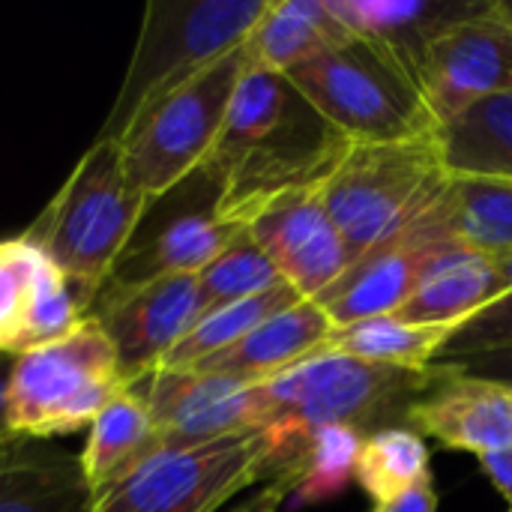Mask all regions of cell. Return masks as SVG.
<instances>
[{
    "label": "cell",
    "mask_w": 512,
    "mask_h": 512,
    "mask_svg": "<svg viewBox=\"0 0 512 512\" xmlns=\"http://www.w3.org/2000/svg\"><path fill=\"white\" fill-rule=\"evenodd\" d=\"M348 144L285 75L246 63L201 171L216 183V213L246 228L273 198L318 186Z\"/></svg>",
    "instance_id": "1"
},
{
    "label": "cell",
    "mask_w": 512,
    "mask_h": 512,
    "mask_svg": "<svg viewBox=\"0 0 512 512\" xmlns=\"http://www.w3.org/2000/svg\"><path fill=\"white\" fill-rule=\"evenodd\" d=\"M432 381L435 366L396 369L333 351H315L297 366L261 381V432L273 444V477L294 468L306 438L315 429L354 426L369 435V429L375 432L393 426L387 420H402L408 405Z\"/></svg>",
    "instance_id": "2"
},
{
    "label": "cell",
    "mask_w": 512,
    "mask_h": 512,
    "mask_svg": "<svg viewBox=\"0 0 512 512\" xmlns=\"http://www.w3.org/2000/svg\"><path fill=\"white\" fill-rule=\"evenodd\" d=\"M270 0H150L99 141L123 138L171 93L243 48Z\"/></svg>",
    "instance_id": "3"
},
{
    "label": "cell",
    "mask_w": 512,
    "mask_h": 512,
    "mask_svg": "<svg viewBox=\"0 0 512 512\" xmlns=\"http://www.w3.org/2000/svg\"><path fill=\"white\" fill-rule=\"evenodd\" d=\"M150 207L126 177L120 144L93 138L24 240L93 306Z\"/></svg>",
    "instance_id": "4"
},
{
    "label": "cell",
    "mask_w": 512,
    "mask_h": 512,
    "mask_svg": "<svg viewBox=\"0 0 512 512\" xmlns=\"http://www.w3.org/2000/svg\"><path fill=\"white\" fill-rule=\"evenodd\" d=\"M447 180L438 132L405 141H351L336 168L318 183V198L354 264L414 231L438 204Z\"/></svg>",
    "instance_id": "5"
},
{
    "label": "cell",
    "mask_w": 512,
    "mask_h": 512,
    "mask_svg": "<svg viewBox=\"0 0 512 512\" xmlns=\"http://www.w3.org/2000/svg\"><path fill=\"white\" fill-rule=\"evenodd\" d=\"M285 78L348 141H405L438 132L411 69L366 36L351 33Z\"/></svg>",
    "instance_id": "6"
},
{
    "label": "cell",
    "mask_w": 512,
    "mask_h": 512,
    "mask_svg": "<svg viewBox=\"0 0 512 512\" xmlns=\"http://www.w3.org/2000/svg\"><path fill=\"white\" fill-rule=\"evenodd\" d=\"M123 387L126 378L108 336L87 318L69 336L12 357L6 387L9 429L39 441L75 435L90 429Z\"/></svg>",
    "instance_id": "7"
},
{
    "label": "cell",
    "mask_w": 512,
    "mask_h": 512,
    "mask_svg": "<svg viewBox=\"0 0 512 512\" xmlns=\"http://www.w3.org/2000/svg\"><path fill=\"white\" fill-rule=\"evenodd\" d=\"M243 66V48L231 51L195 81L162 99L123 138L120 150L126 177L150 204L171 195L207 165Z\"/></svg>",
    "instance_id": "8"
},
{
    "label": "cell",
    "mask_w": 512,
    "mask_h": 512,
    "mask_svg": "<svg viewBox=\"0 0 512 512\" xmlns=\"http://www.w3.org/2000/svg\"><path fill=\"white\" fill-rule=\"evenodd\" d=\"M270 438L255 429L186 450H159L93 501V512H216L261 477H273Z\"/></svg>",
    "instance_id": "9"
},
{
    "label": "cell",
    "mask_w": 512,
    "mask_h": 512,
    "mask_svg": "<svg viewBox=\"0 0 512 512\" xmlns=\"http://www.w3.org/2000/svg\"><path fill=\"white\" fill-rule=\"evenodd\" d=\"M417 84L438 129L483 99L512 90V3L489 0L429 42Z\"/></svg>",
    "instance_id": "10"
},
{
    "label": "cell",
    "mask_w": 512,
    "mask_h": 512,
    "mask_svg": "<svg viewBox=\"0 0 512 512\" xmlns=\"http://www.w3.org/2000/svg\"><path fill=\"white\" fill-rule=\"evenodd\" d=\"M204 315L198 276H162L138 285H105L90 318L108 336L126 384L156 372Z\"/></svg>",
    "instance_id": "11"
},
{
    "label": "cell",
    "mask_w": 512,
    "mask_h": 512,
    "mask_svg": "<svg viewBox=\"0 0 512 512\" xmlns=\"http://www.w3.org/2000/svg\"><path fill=\"white\" fill-rule=\"evenodd\" d=\"M132 387L147 402L165 450L201 447L264 429L261 390L252 381L201 369H156Z\"/></svg>",
    "instance_id": "12"
},
{
    "label": "cell",
    "mask_w": 512,
    "mask_h": 512,
    "mask_svg": "<svg viewBox=\"0 0 512 512\" xmlns=\"http://www.w3.org/2000/svg\"><path fill=\"white\" fill-rule=\"evenodd\" d=\"M246 231L303 300H315L351 264L348 246L318 198V186L273 198L246 222Z\"/></svg>",
    "instance_id": "13"
},
{
    "label": "cell",
    "mask_w": 512,
    "mask_h": 512,
    "mask_svg": "<svg viewBox=\"0 0 512 512\" xmlns=\"http://www.w3.org/2000/svg\"><path fill=\"white\" fill-rule=\"evenodd\" d=\"M219 192L204 201L195 195L192 201H180L174 189L168 201V216L156 219L150 210L117 261L111 279L105 285H138L162 276H198L210 267L243 231V225L228 222L216 213ZM102 285V288H105Z\"/></svg>",
    "instance_id": "14"
},
{
    "label": "cell",
    "mask_w": 512,
    "mask_h": 512,
    "mask_svg": "<svg viewBox=\"0 0 512 512\" xmlns=\"http://www.w3.org/2000/svg\"><path fill=\"white\" fill-rule=\"evenodd\" d=\"M402 426L477 459L507 450L512 447V387L435 366V381L408 405Z\"/></svg>",
    "instance_id": "15"
},
{
    "label": "cell",
    "mask_w": 512,
    "mask_h": 512,
    "mask_svg": "<svg viewBox=\"0 0 512 512\" xmlns=\"http://www.w3.org/2000/svg\"><path fill=\"white\" fill-rule=\"evenodd\" d=\"M441 252H450V246L426 213L423 222L405 237L357 258L327 291L315 297V303L330 315L336 330L357 321L396 315L417 291L432 258Z\"/></svg>",
    "instance_id": "16"
},
{
    "label": "cell",
    "mask_w": 512,
    "mask_h": 512,
    "mask_svg": "<svg viewBox=\"0 0 512 512\" xmlns=\"http://www.w3.org/2000/svg\"><path fill=\"white\" fill-rule=\"evenodd\" d=\"M510 273L501 258L450 249L432 258L417 291L393 315L405 324H432L459 330L483 309L498 303L510 291Z\"/></svg>",
    "instance_id": "17"
},
{
    "label": "cell",
    "mask_w": 512,
    "mask_h": 512,
    "mask_svg": "<svg viewBox=\"0 0 512 512\" xmlns=\"http://www.w3.org/2000/svg\"><path fill=\"white\" fill-rule=\"evenodd\" d=\"M0 512H93L78 456L39 438L3 441Z\"/></svg>",
    "instance_id": "18"
},
{
    "label": "cell",
    "mask_w": 512,
    "mask_h": 512,
    "mask_svg": "<svg viewBox=\"0 0 512 512\" xmlns=\"http://www.w3.org/2000/svg\"><path fill=\"white\" fill-rule=\"evenodd\" d=\"M354 33L393 51L417 78L423 51L450 24L480 12L489 0H327Z\"/></svg>",
    "instance_id": "19"
},
{
    "label": "cell",
    "mask_w": 512,
    "mask_h": 512,
    "mask_svg": "<svg viewBox=\"0 0 512 512\" xmlns=\"http://www.w3.org/2000/svg\"><path fill=\"white\" fill-rule=\"evenodd\" d=\"M333 330H336V324L315 300H300L297 306L267 318L234 348L198 363L195 369L261 384V381L297 366L309 354L321 351L324 342L333 336Z\"/></svg>",
    "instance_id": "20"
},
{
    "label": "cell",
    "mask_w": 512,
    "mask_h": 512,
    "mask_svg": "<svg viewBox=\"0 0 512 512\" xmlns=\"http://www.w3.org/2000/svg\"><path fill=\"white\" fill-rule=\"evenodd\" d=\"M159 450L165 447L147 402L132 384H126L90 423L84 450L78 456L93 501L132 477Z\"/></svg>",
    "instance_id": "21"
},
{
    "label": "cell",
    "mask_w": 512,
    "mask_h": 512,
    "mask_svg": "<svg viewBox=\"0 0 512 512\" xmlns=\"http://www.w3.org/2000/svg\"><path fill=\"white\" fill-rule=\"evenodd\" d=\"M429 222L450 249L512 258V183L489 177H450Z\"/></svg>",
    "instance_id": "22"
},
{
    "label": "cell",
    "mask_w": 512,
    "mask_h": 512,
    "mask_svg": "<svg viewBox=\"0 0 512 512\" xmlns=\"http://www.w3.org/2000/svg\"><path fill=\"white\" fill-rule=\"evenodd\" d=\"M345 39H351V30L336 18L327 0H270L243 42V54L246 63L285 75Z\"/></svg>",
    "instance_id": "23"
},
{
    "label": "cell",
    "mask_w": 512,
    "mask_h": 512,
    "mask_svg": "<svg viewBox=\"0 0 512 512\" xmlns=\"http://www.w3.org/2000/svg\"><path fill=\"white\" fill-rule=\"evenodd\" d=\"M450 177L512 183V90L477 102L438 129Z\"/></svg>",
    "instance_id": "24"
},
{
    "label": "cell",
    "mask_w": 512,
    "mask_h": 512,
    "mask_svg": "<svg viewBox=\"0 0 512 512\" xmlns=\"http://www.w3.org/2000/svg\"><path fill=\"white\" fill-rule=\"evenodd\" d=\"M453 327L432 324H405L393 315L357 321L333 330L321 351L348 354L366 363L396 366V369H432L444 354Z\"/></svg>",
    "instance_id": "25"
},
{
    "label": "cell",
    "mask_w": 512,
    "mask_h": 512,
    "mask_svg": "<svg viewBox=\"0 0 512 512\" xmlns=\"http://www.w3.org/2000/svg\"><path fill=\"white\" fill-rule=\"evenodd\" d=\"M300 300L303 297L288 282H282V285H276L264 294H255L249 300H237L222 309L204 312L198 318V324L186 333V339L168 354V360L159 369H195L198 363L234 348L267 318L297 306Z\"/></svg>",
    "instance_id": "26"
},
{
    "label": "cell",
    "mask_w": 512,
    "mask_h": 512,
    "mask_svg": "<svg viewBox=\"0 0 512 512\" xmlns=\"http://www.w3.org/2000/svg\"><path fill=\"white\" fill-rule=\"evenodd\" d=\"M363 441H366V432L354 426L315 429L306 438L294 468H288L294 471V489H291L288 507L306 510V507H318V504L339 498L354 483Z\"/></svg>",
    "instance_id": "27"
},
{
    "label": "cell",
    "mask_w": 512,
    "mask_h": 512,
    "mask_svg": "<svg viewBox=\"0 0 512 512\" xmlns=\"http://www.w3.org/2000/svg\"><path fill=\"white\" fill-rule=\"evenodd\" d=\"M429 456L432 453L426 447V438H420L414 429H408L402 423L375 429L363 441L354 483L375 504L393 501L402 492L423 483L426 477H432Z\"/></svg>",
    "instance_id": "28"
},
{
    "label": "cell",
    "mask_w": 512,
    "mask_h": 512,
    "mask_svg": "<svg viewBox=\"0 0 512 512\" xmlns=\"http://www.w3.org/2000/svg\"><path fill=\"white\" fill-rule=\"evenodd\" d=\"M282 282L285 279L279 276L276 264L249 237L246 228L234 237V243L210 267H204L198 273L204 312L222 309V306L237 303V300H249V297L264 294V291H270V288H276Z\"/></svg>",
    "instance_id": "29"
},
{
    "label": "cell",
    "mask_w": 512,
    "mask_h": 512,
    "mask_svg": "<svg viewBox=\"0 0 512 512\" xmlns=\"http://www.w3.org/2000/svg\"><path fill=\"white\" fill-rule=\"evenodd\" d=\"M39 249L24 234L0 240V354L18 357L24 348L30 285Z\"/></svg>",
    "instance_id": "30"
},
{
    "label": "cell",
    "mask_w": 512,
    "mask_h": 512,
    "mask_svg": "<svg viewBox=\"0 0 512 512\" xmlns=\"http://www.w3.org/2000/svg\"><path fill=\"white\" fill-rule=\"evenodd\" d=\"M501 261H504V267H507V273H510V282H512V258H501ZM510 345H512V285H510V291H507L498 303H492L489 309H483L477 318H471L468 324H462V327L450 336V342H447L444 354L438 357V363H441V360H450V357H465V354L492 351V348H510Z\"/></svg>",
    "instance_id": "31"
},
{
    "label": "cell",
    "mask_w": 512,
    "mask_h": 512,
    "mask_svg": "<svg viewBox=\"0 0 512 512\" xmlns=\"http://www.w3.org/2000/svg\"><path fill=\"white\" fill-rule=\"evenodd\" d=\"M435 366L453 369V372H465L474 378H486V381H498L512 387V345L510 348H492V351H477V354H465V357H450L441 360Z\"/></svg>",
    "instance_id": "32"
},
{
    "label": "cell",
    "mask_w": 512,
    "mask_h": 512,
    "mask_svg": "<svg viewBox=\"0 0 512 512\" xmlns=\"http://www.w3.org/2000/svg\"><path fill=\"white\" fill-rule=\"evenodd\" d=\"M291 489H294V471H279L252 498H246L243 504L228 512H279L291 498Z\"/></svg>",
    "instance_id": "33"
},
{
    "label": "cell",
    "mask_w": 512,
    "mask_h": 512,
    "mask_svg": "<svg viewBox=\"0 0 512 512\" xmlns=\"http://www.w3.org/2000/svg\"><path fill=\"white\" fill-rule=\"evenodd\" d=\"M375 512H438V489H435V480L426 477L423 483H417L414 489L402 492L399 498L378 504Z\"/></svg>",
    "instance_id": "34"
},
{
    "label": "cell",
    "mask_w": 512,
    "mask_h": 512,
    "mask_svg": "<svg viewBox=\"0 0 512 512\" xmlns=\"http://www.w3.org/2000/svg\"><path fill=\"white\" fill-rule=\"evenodd\" d=\"M477 462H480L483 474L489 477V483L504 495V501L510 504L512 512V447L498 450V453H486Z\"/></svg>",
    "instance_id": "35"
},
{
    "label": "cell",
    "mask_w": 512,
    "mask_h": 512,
    "mask_svg": "<svg viewBox=\"0 0 512 512\" xmlns=\"http://www.w3.org/2000/svg\"><path fill=\"white\" fill-rule=\"evenodd\" d=\"M9 372H12V357L0 354V444L15 438L9 429V417H6V387H9Z\"/></svg>",
    "instance_id": "36"
}]
</instances>
